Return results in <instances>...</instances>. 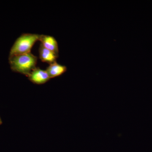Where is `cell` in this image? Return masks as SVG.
<instances>
[{
  "instance_id": "1",
  "label": "cell",
  "mask_w": 152,
  "mask_h": 152,
  "mask_svg": "<svg viewBox=\"0 0 152 152\" xmlns=\"http://www.w3.org/2000/svg\"><path fill=\"white\" fill-rule=\"evenodd\" d=\"M37 57L31 53L10 56L12 70L27 76L36 68Z\"/></svg>"
},
{
  "instance_id": "2",
  "label": "cell",
  "mask_w": 152,
  "mask_h": 152,
  "mask_svg": "<svg viewBox=\"0 0 152 152\" xmlns=\"http://www.w3.org/2000/svg\"><path fill=\"white\" fill-rule=\"evenodd\" d=\"M40 35L24 34L17 39L10 52V56L31 53L33 46L39 40Z\"/></svg>"
},
{
  "instance_id": "3",
  "label": "cell",
  "mask_w": 152,
  "mask_h": 152,
  "mask_svg": "<svg viewBox=\"0 0 152 152\" xmlns=\"http://www.w3.org/2000/svg\"><path fill=\"white\" fill-rule=\"evenodd\" d=\"M28 77L30 81L37 85L44 84L50 79L46 70L38 68L33 70Z\"/></svg>"
},
{
  "instance_id": "4",
  "label": "cell",
  "mask_w": 152,
  "mask_h": 152,
  "mask_svg": "<svg viewBox=\"0 0 152 152\" xmlns=\"http://www.w3.org/2000/svg\"><path fill=\"white\" fill-rule=\"evenodd\" d=\"M41 44L45 48L58 56L59 49L58 42L54 37L49 35H40L39 40Z\"/></svg>"
},
{
  "instance_id": "5",
  "label": "cell",
  "mask_w": 152,
  "mask_h": 152,
  "mask_svg": "<svg viewBox=\"0 0 152 152\" xmlns=\"http://www.w3.org/2000/svg\"><path fill=\"white\" fill-rule=\"evenodd\" d=\"M39 54L40 59L43 62L47 63L50 64L56 62L58 56L53 52L45 48L42 44H41L39 49Z\"/></svg>"
},
{
  "instance_id": "6",
  "label": "cell",
  "mask_w": 152,
  "mask_h": 152,
  "mask_svg": "<svg viewBox=\"0 0 152 152\" xmlns=\"http://www.w3.org/2000/svg\"><path fill=\"white\" fill-rule=\"evenodd\" d=\"M67 70V68L65 66L55 62L50 64L46 70L51 79L61 75L66 72Z\"/></svg>"
},
{
  "instance_id": "7",
  "label": "cell",
  "mask_w": 152,
  "mask_h": 152,
  "mask_svg": "<svg viewBox=\"0 0 152 152\" xmlns=\"http://www.w3.org/2000/svg\"><path fill=\"white\" fill-rule=\"evenodd\" d=\"M3 124L2 120L1 118V116H0V125H2Z\"/></svg>"
}]
</instances>
